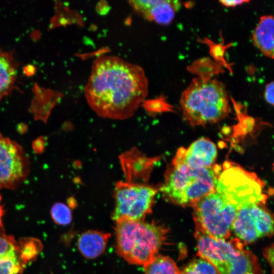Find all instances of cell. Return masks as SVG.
<instances>
[{
    "instance_id": "cell-1",
    "label": "cell",
    "mask_w": 274,
    "mask_h": 274,
    "mask_svg": "<svg viewBox=\"0 0 274 274\" xmlns=\"http://www.w3.org/2000/svg\"><path fill=\"white\" fill-rule=\"evenodd\" d=\"M149 82L140 65L116 56L102 55L93 62L84 94L100 117L128 119L148 94Z\"/></svg>"
},
{
    "instance_id": "cell-2",
    "label": "cell",
    "mask_w": 274,
    "mask_h": 274,
    "mask_svg": "<svg viewBox=\"0 0 274 274\" xmlns=\"http://www.w3.org/2000/svg\"><path fill=\"white\" fill-rule=\"evenodd\" d=\"M259 203L255 195L231 177L218 178L215 190L193 206L196 231L216 239H228L241 208Z\"/></svg>"
},
{
    "instance_id": "cell-3",
    "label": "cell",
    "mask_w": 274,
    "mask_h": 274,
    "mask_svg": "<svg viewBox=\"0 0 274 274\" xmlns=\"http://www.w3.org/2000/svg\"><path fill=\"white\" fill-rule=\"evenodd\" d=\"M221 169L218 164L193 168L174 157L165 173L164 183L159 190L168 201L182 206L192 207L215 190Z\"/></svg>"
},
{
    "instance_id": "cell-4",
    "label": "cell",
    "mask_w": 274,
    "mask_h": 274,
    "mask_svg": "<svg viewBox=\"0 0 274 274\" xmlns=\"http://www.w3.org/2000/svg\"><path fill=\"white\" fill-rule=\"evenodd\" d=\"M225 85L216 79L194 78L182 93L183 115L192 126H204L225 118L230 112Z\"/></svg>"
},
{
    "instance_id": "cell-5",
    "label": "cell",
    "mask_w": 274,
    "mask_h": 274,
    "mask_svg": "<svg viewBox=\"0 0 274 274\" xmlns=\"http://www.w3.org/2000/svg\"><path fill=\"white\" fill-rule=\"evenodd\" d=\"M117 254L130 264L144 265L155 257L164 243L167 229L144 220L115 222Z\"/></svg>"
},
{
    "instance_id": "cell-6",
    "label": "cell",
    "mask_w": 274,
    "mask_h": 274,
    "mask_svg": "<svg viewBox=\"0 0 274 274\" xmlns=\"http://www.w3.org/2000/svg\"><path fill=\"white\" fill-rule=\"evenodd\" d=\"M197 254L219 274H260L257 257L238 238L216 239L196 231Z\"/></svg>"
},
{
    "instance_id": "cell-7",
    "label": "cell",
    "mask_w": 274,
    "mask_h": 274,
    "mask_svg": "<svg viewBox=\"0 0 274 274\" xmlns=\"http://www.w3.org/2000/svg\"><path fill=\"white\" fill-rule=\"evenodd\" d=\"M158 190L146 183L120 181L114 191L115 208L112 218L144 220L152 211Z\"/></svg>"
},
{
    "instance_id": "cell-8",
    "label": "cell",
    "mask_w": 274,
    "mask_h": 274,
    "mask_svg": "<svg viewBox=\"0 0 274 274\" xmlns=\"http://www.w3.org/2000/svg\"><path fill=\"white\" fill-rule=\"evenodd\" d=\"M29 170V159L21 146L0 133V188L15 189Z\"/></svg>"
},
{
    "instance_id": "cell-9",
    "label": "cell",
    "mask_w": 274,
    "mask_h": 274,
    "mask_svg": "<svg viewBox=\"0 0 274 274\" xmlns=\"http://www.w3.org/2000/svg\"><path fill=\"white\" fill-rule=\"evenodd\" d=\"M263 204H250L239 209L231 226L238 239L251 243L272 234V217Z\"/></svg>"
},
{
    "instance_id": "cell-10",
    "label": "cell",
    "mask_w": 274,
    "mask_h": 274,
    "mask_svg": "<svg viewBox=\"0 0 274 274\" xmlns=\"http://www.w3.org/2000/svg\"><path fill=\"white\" fill-rule=\"evenodd\" d=\"M128 3L135 13L148 21L161 25L169 24L181 6L177 0L129 1Z\"/></svg>"
},
{
    "instance_id": "cell-11",
    "label": "cell",
    "mask_w": 274,
    "mask_h": 274,
    "mask_svg": "<svg viewBox=\"0 0 274 274\" xmlns=\"http://www.w3.org/2000/svg\"><path fill=\"white\" fill-rule=\"evenodd\" d=\"M217 156L215 144L207 138H200L187 149H179L175 158L193 168H203L214 165Z\"/></svg>"
},
{
    "instance_id": "cell-12",
    "label": "cell",
    "mask_w": 274,
    "mask_h": 274,
    "mask_svg": "<svg viewBox=\"0 0 274 274\" xmlns=\"http://www.w3.org/2000/svg\"><path fill=\"white\" fill-rule=\"evenodd\" d=\"M26 264L22 260L15 237L0 228V274H23Z\"/></svg>"
},
{
    "instance_id": "cell-13",
    "label": "cell",
    "mask_w": 274,
    "mask_h": 274,
    "mask_svg": "<svg viewBox=\"0 0 274 274\" xmlns=\"http://www.w3.org/2000/svg\"><path fill=\"white\" fill-rule=\"evenodd\" d=\"M273 33V16L261 17L254 31L253 43L264 56L271 59L274 57Z\"/></svg>"
},
{
    "instance_id": "cell-14",
    "label": "cell",
    "mask_w": 274,
    "mask_h": 274,
    "mask_svg": "<svg viewBox=\"0 0 274 274\" xmlns=\"http://www.w3.org/2000/svg\"><path fill=\"white\" fill-rule=\"evenodd\" d=\"M110 235L96 230H89L82 233L78 239L81 253L86 258L94 259L105 251Z\"/></svg>"
},
{
    "instance_id": "cell-15",
    "label": "cell",
    "mask_w": 274,
    "mask_h": 274,
    "mask_svg": "<svg viewBox=\"0 0 274 274\" xmlns=\"http://www.w3.org/2000/svg\"><path fill=\"white\" fill-rule=\"evenodd\" d=\"M129 153L131 157L129 152H127L121 158L124 170L128 178L126 181L132 182L134 179L139 177L144 178V179L146 177L148 179L150 168L153 165V159L141 156L140 155H138L136 157V159H134L132 151Z\"/></svg>"
},
{
    "instance_id": "cell-16",
    "label": "cell",
    "mask_w": 274,
    "mask_h": 274,
    "mask_svg": "<svg viewBox=\"0 0 274 274\" xmlns=\"http://www.w3.org/2000/svg\"><path fill=\"white\" fill-rule=\"evenodd\" d=\"M16 77V67L12 56L0 50V98L12 90Z\"/></svg>"
},
{
    "instance_id": "cell-17",
    "label": "cell",
    "mask_w": 274,
    "mask_h": 274,
    "mask_svg": "<svg viewBox=\"0 0 274 274\" xmlns=\"http://www.w3.org/2000/svg\"><path fill=\"white\" fill-rule=\"evenodd\" d=\"M145 274H180L181 271L170 257L156 255L144 265Z\"/></svg>"
},
{
    "instance_id": "cell-18",
    "label": "cell",
    "mask_w": 274,
    "mask_h": 274,
    "mask_svg": "<svg viewBox=\"0 0 274 274\" xmlns=\"http://www.w3.org/2000/svg\"><path fill=\"white\" fill-rule=\"evenodd\" d=\"M18 243L21 257L26 265L36 259L43 248L41 241L32 237H22Z\"/></svg>"
},
{
    "instance_id": "cell-19",
    "label": "cell",
    "mask_w": 274,
    "mask_h": 274,
    "mask_svg": "<svg viewBox=\"0 0 274 274\" xmlns=\"http://www.w3.org/2000/svg\"><path fill=\"white\" fill-rule=\"evenodd\" d=\"M180 274H219L215 267L206 259H195L190 263Z\"/></svg>"
},
{
    "instance_id": "cell-20",
    "label": "cell",
    "mask_w": 274,
    "mask_h": 274,
    "mask_svg": "<svg viewBox=\"0 0 274 274\" xmlns=\"http://www.w3.org/2000/svg\"><path fill=\"white\" fill-rule=\"evenodd\" d=\"M51 216L54 222L58 225H66L70 224L72 219V212L64 203H54L50 210Z\"/></svg>"
},
{
    "instance_id": "cell-21",
    "label": "cell",
    "mask_w": 274,
    "mask_h": 274,
    "mask_svg": "<svg viewBox=\"0 0 274 274\" xmlns=\"http://www.w3.org/2000/svg\"><path fill=\"white\" fill-rule=\"evenodd\" d=\"M274 84L273 81L266 84L264 90V96L266 101L271 106L274 102Z\"/></svg>"
},
{
    "instance_id": "cell-22",
    "label": "cell",
    "mask_w": 274,
    "mask_h": 274,
    "mask_svg": "<svg viewBox=\"0 0 274 274\" xmlns=\"http://www.w3.org/2000/svg\"><path fill=\"white\" fill-rule=\"evenodd\" d=\"M219 2L223 6L226 7H235L236 6L241 5L244 3L249 2V1H227V0H222L220 1Z\"/></svg>"
},
{
    "instance_id": "cell-23",
    "label": "cell",
    "mask_w": 274,
    "mask_h": 274,
    "mask_svg": "<svg viewBox=\"0 0 274 274\" xmlns=\"http://www.w3.org/2000/svg\"><path fill=\"white\" fill-rule=\"evenodd\" d=\"M264 256L272 267L273 263V248L272 246L265 249Z\"/></svg>"
},
{
    "instance_id": "cell-24",
    "label": "cell",
    "mask_w": 274,
    "mask_h": 274,
    "mask_svg": "<svg viewBox=\"0 0 274 274\" xmlns=\"http://www.w3.org/2000/svg\"><path fill=\"white\" fill-rule=\"evenodd\" d=\"M5 211L3 207L0 206V228H4L2 222V218L5 214Z\"/></svg>"
},
{
    "instance_id": "cell-25",
    "label": "cell",
    "mask_w": 274,
    "mask_h": 274,
    "mask_svg": "<svg viewBox=\"0 0 274 274\" xmlns=\"http://www.w3.org/2000/svg\"><path fill=\"white\" fill-rule=\"evenodd\" d=\"M1 200H2V196H1V195L0 194V202H1Z\"/></svg>"
}]
</instances>
